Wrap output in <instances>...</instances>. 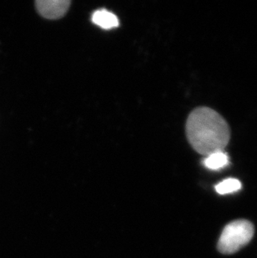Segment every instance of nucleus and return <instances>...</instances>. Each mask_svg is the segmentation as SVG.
Segmentation results:
<instances>
[{
    "label": "nucleus",
    "instance_id": "obj_1",
    "mask_svg": "<svg viewBox=\"0 0 257 258\" xmlns=\"http://www.w3.org/2000/svg\"><path fill=\"white\" fill-rule=\"evenodd\" d=\"M185 131L195 151L205 156L224 151L231 138L226 119L208 107L197 108L189 114Z\"/></svg>",
    "mask_w": 257,
    "mask_h": 258
},
{
    "label": "nucleus",
    "instance_id": "obj_2",
    "mask_svg": "<svg viewBox=\"0 0 257 258\" xmlns=\"http://www.w3.org/2000/svg\"><path fill=\"white\" fill-rule=\"evenodd\" d=\"M255 233L254 225L245 219H239L226 225L219 238L217 249L221 253L231 255L246 246Z\"/></svg>",
    "mask_w": 257,
    "mask_h": 258
},
{
    "label": "nucleus",
    "instance_id": "obj_3",
    "mask_svg": "<svg viewBox=\"0 0 257 258\" xmlns=\"http://www.w3.org/2000/svg\"><path fill=\"white\" fill-rule=\"evenodd\" d=\"M35 5L41 16L48 20H57L66 15L71 2L69 0H38Z\"/></svg>",
    "mask_w": 257,
    "mask_h": 258
},
{
    "label": "nucleus",
    "instance_id": "obj_4",
    "mask_svg": "<svg viewBox=\"0 0 257 258\" xmlns=\"http://www.w3.org/2000/svg\"><path fill=\"white\" fill-rule=\"evenodd\" d=\"M92 22L103 29H111L119 26V19L106 10H96L92 15Z\"/></svg>",
    "mask_w": 257,
    "mask_h": 258
},
{
    "label": "nucleus",
    "instance_id": "obj_5",
    "mask_svg": "<svg viewBox=\"0 0 257 258\" xmlns=\"http://www.w3.org/2000/svg\"><path fill=\"white\" fill-rule=\"evenodd\" d=\"M229 163V157L224 151H219L215 153L211 154L207 156L204 161V165L206 167L217 171L220 169H222L225 166H227Z\"/></svg>",
    "mask_w": 257,
    "mask_h": 258
},
{
    "label": "nucleus",
    "instance_id": "obj_6",
    "mask_svg": "<svg viewBox=\"0 0 257 258\" xmlns=\"http://www.w3.org/2000/svg\"><path fill=\"white\" fill-rule=\"evenodd\" d=\"M241 189V183L240 180L234 178H229L216 185V192L221 195H226L230 193L235 192Z\"/></svg>",
    "mask_w": 257,
    "mask_h": 258
}]
</instances>
